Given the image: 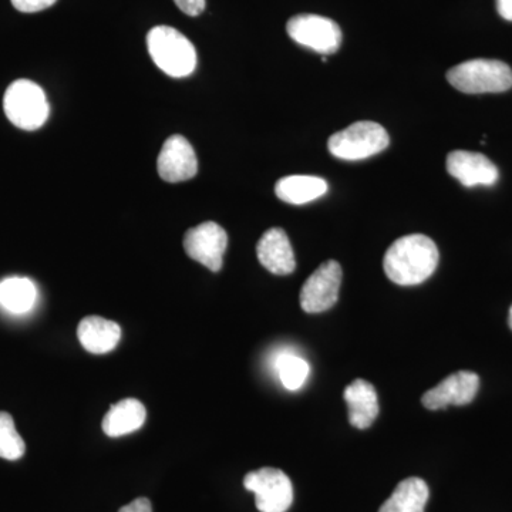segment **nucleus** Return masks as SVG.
Returning <instances> with one entry per match:
<instances>
[{
	"instance_id": "1",
	"label": "nucleus",
	"mask_w": 512,
	"mask_h": 512,
	"mask_svg": "<svg viewBox=\"0 0 512 512\" xmlns=\"http://www.w3.org/2000/svg\"><path fill=\"white\" fill-rule=\"evenodd\" d=\"M439 248L426 235H406L394 241L384 255V272L394 284H423L439 265Z\"/></svg>"
},
{
	"instance_id": "2",
	"label": "nucleus",
	"mask_w": 512,
	"mask_h": 512,
	"mask_svg": "<svg viewBox=\"0 0 512 512\" xmlns=\"http://www.w3.org/2000/svg\"><path fill=\"white\" fill-rule=\"evenodd\" d=\"M148 53L167 76L183 79L195 72L197 52L190 40L170 26H157L147 35Z\"/></svg>"
},
{
	"instance_id": "3",
	"label": "nucleus",
	"mask_w": 512,
	"mask_h": 512,
	"mask_svg": "<svg viewBox=\"0 0 512 512\" xmlns=\"http://www.w3.org/2000/svg\"><path fill=\"white\" fill-rule=\"evenodd\" d=\"M447 80L461 93H503L512 87V70L500 60L474 59L451 67Z\"/></svg>"
},
{
	"instance_id": "4",
	"label": "nucleus",
	"mask_w": 512,
	"mask_h": 512,
	"mask_svg": "<svg viewBox=\"0 0 512 512\" xmlns=\"http://www.w3.org/2000/svg\"><path fill=\"white\" fill-rule=\"evenodd\" d=\"M3 109L13 126L26 131L39 130L50 113L42 87L25 79L10 84L3 97Z\"/></svg>"
},
{
	"instance_id": "5",
	"label": "nucleus",
	"mask_w": 512,
	"mask_h": 512,
	"mask_svg": "<svg viewBox=\"0 0 512 512\" xmlns=\"http://www.w3.org/2000/svg\"><path fill=\"white\" fill-rule=\"evenodd\" d=\"M389 143V134L380 124L357 121L330 136L328 148L329 153L340 160L359 161L382 153Z\"/></svg>"
},
{
	"instance_id": "6",
	"label": "nucleus",
	"mask_w": 512,
	"mask_h": 512,
	"mask_svg": "<svg viewBox=\"0 0 512 512\" xmlns=\"http://www.w3.org/2000/svg\"><path fill=\"white\" fill-rule=\"evenodd\" d=\"M244 487L255 494L256 508L261 512H286L293 503L291 478L278 468L265 467L248 473Z\"/></svg>"
},
{
	"instance_id": "7",
	"label": "nucleus",
	"mask_w": 512,
	"mask_h": 512,
	"mask_svg": "<svg viewBox=\"0 0 512 512\" xmlns=\"http://www.w3.org/2000/svg\"><path fill=\"white\" fill-rule=\"evenodd\" d=\"M288 35L298 45L308 47L320 55H333L342 45V30L338 23L319 15H296L286 25Z\"/></svg>"
},
{
	"instance_id": "8",
	"label": "nucleus",
	"mask_w": 512,
	"mask_h": 512,
	"mask_svg": "<svg viewBox=\"0 0 512 512\" xmlns=\"http://www.w3.org/2000/svg\"><path fill=\"white\" fill-rule=\"evenodd\" d=\"M342 266L339 262H323L316 269L308 281L303 284L301 291V306L308 313L329 311L339 299L340 285H342Z\"/></svg>"
},
{
	"instance_id": "9",
	"label": "nucleus",
	"mask_w": 512,
	"mask_h": 512,
	"mask_svg": "<svg viewBox=\"0 0 512 512\" xmlns=\"http://www.w3.org/2000/svg\"><path fill=\"white\" fill-rule=\"evenodd\" d=\"M228 247V235L221 225L204 222L191 228L184 237L187 255L212 272L221 271L224 254Z\"/></svg>"
},
{
	"instance_id": "10",
	"label": "nucleus",
	"mask_w": 512,
	"mask_h": 512,
	"mask_svg": "<svg viewBox=\"0 0 512 512\" xmlns=\"http://www.w3.org/2000/svg\"><path fill=\"white\" fill-rule=\"evenodd\" d=\"M158 174L167 183H183L198 173V160L190 141L183 136H171L165 141L157 160Z\"/></svg>"
},
{
	"instance_id": "11",
	"label": "nucleus",
	"mask_w": 512,
	"mask_h": 512,
	"mask_svg": "<svg viewBox=\"0 0 512 512\" xmlns=\"http://www.w3.org/2000/svg\"><path fill=\"white\" fill-rule=\"evenodd\" d=\"M480 377L473 372H457L424 393L423 406L429 410L446 409L447 406H466L476 399Z\"/></svg>"
},
{
	"instance_id": "12",
	"label": "nucleus",
	"mask_w": 512,
	"mask_h": 512,
	"mask_svg": "<svg viewBox=\"0 0 512 512\" xmlns=\"http://www.w3.org/2000/svg\"><path fill=\"white\" fill-rule=\"evenodd\" d=\"M447 171L451 177L460 181L464 187L473 188L477 185L491 187L500 178L498 168L490 158L480 153L457 150L448 154Z\"/></svg>"
},
{
	"instance_id": "13",
	"label": "nucleus",
	"mask_w": 512,
	"mask_h": 512,
	"mask_svg": "<svg viewBox=\"0 0 512 512\" xmlns=\"http://www.w3.org/2000/svg\"><path fill=\"white\" fill-rule=\"evenodd\" d=\"M256 255L264 268L275 275H289L295 271L296 259L291 241L282 228H271L256 245Z\"/></svg>"
},
{
	"instance_id": "14",
	"label": "nucleus",
	"mask_w": 512,
	"mask_h": 512,
	"mask_svg": "<svg viewBox=\"0 0 512 512\" xmlns=\"http://www.w3.org/2000/svg\"><path fill=\"white\" fill-rule=\"evenodd\" d=\"M77 338L87 352L104 355L119 345L121 328L113 320L87 316L79 323Z\"/></svg>"
},
{
	"instance_id": "15",
	"label": "nucleus",
	"mask_w": 512,
	"mask_h": 512,
	"mask_svg": "<svg viewBox=\"0 0 512 512\" xmlns=\"http://www.w3.org/2000/svg\"><path fill=\"white\" fill-rule=\"evenodd\" d=\"M345 400L348 403L350 424L356 429H367L379 416L376 389L366 380L357 379L350 383L345 390Z\"/></svg>"
},
{
	"instance_id": "16",
	"label": "nucleus",
	"mask_w": 512,
	"mask_h": 512,
	"mask_svg": "<svg viewBox=\"0 0 512 512\" xmlns=\"http://www.w3.org/2000/svg\"><path fill=\"white\" fill-rule=\"evenodd\" d=\"M147 410L137 399H124L110 407L104 416L103 430L109 437H121L134 433L144 426Z\"/></svg>"
},
{
	"instance_id": "17",
	"label": "nucleus",
	"mask_w": 512,
	"mask_h": 512,
	"mask_svg": "<svg viewBox=\"0 0 512 512\" xmlns=\"http://www.w3.org/2000/svg\"><path fill=\"white\" fill-rule=\"evenodd\" d=\"M328 190V183L315 175H289L281 178L275 185L276 197L292 205H303L318 200Z\"/></svg>"
},
{
	"instance_id": "18",
	"label": "nucleus",
	"mask_w": 512,
	"mask_h": 512,
	"mask_svg": "<svg viewBox=\"0 0 512 512\" xmlns=\"http://www.w3.org/2000/svg\"><path fill=\"white\" fill-rule=\"evenodd\" d=\"M430 490L426 481L410 477L397 485L396 490L384 501L379 512H424Z\"/></svg>"
},
{
	"instance_id": "19",
	"label": "nucleus",
	"mask_w": 512,
	"mask_h": 512,
	"mask_svg": "<svg viewBox=\"0 0 512 512\" xmlns=\"http://www.w3.org/2000/svg\"><path fill=\"white\" fill-rule=\"evenodd\" d=\"M36 298V286L28 278L13 276L0 282V306L10 313L29 312Z\"/></svg>"
},
{
	"instance_id": "20",
	"label": "nucleus",
	"mask_w": 512,
	"mask_h": 512,
	"mask_svg": "<svg viewBox=\"0 0 512 512\" xmlns=\"http://www.w3.org/2000/svg\"><path fill=\"white\" fill-rule=\"evenodd\" d=\"M275 370L279 380L288 390H299L308 380L311 367L302 357L292 353H282L276 357Z\"/></svg>"
},
{
	"instance_id": "21",
	"label": "nucleus",
	"mask_w": 512,
	"mask_h": 512,
	"mask_svg": "<svg viewBox=\"0 0 512 512\" xmlns=\"http://www.w3.org/2000/svg\"><path fill=\"white\" fill-rule=\"evenodd\" d=\"M26 444L9 413L0 412V458L16 461L23 457Z\"/></svg>"
},
{
	"instance_id": "22",
	"label": "nucleus",
	"mask_w": 512,
	"mask_h": 512,
	"mask_svg": "<svg viewBox=\"0 0 512 512\" xmlns=\"http://www.w3.org/2000/svg\"><path fill=\"white\" fill-rule=\"evenodd\" d=\"M57 0H12V5L19 12L23 13H36L42 12L50 6L55 5Z\"/></svg>"
},
{
	"instance_id": "23",
	"label": "nucleus",
	"mask_w": 512,
	"mask_h": 512,
	"mask_svg": "<svg viewBox=\"0 0 512 512\" xmlns=\"http://www.w3.org/2000/svg\"><path fill=\"white\" fill-rule=\"evenodd\" d=\"M181 12L188 16H200L205 10V0H174Z\"/></svg>"
},
{
	"instance_id": "24",
	"label": "nucleus",
	"mask_w": 512,
	"mask_h": 512,
	"mask_svg": "<svg viewBox=\"0 0 512 512\" xmlns=\"http://www.w3.org/2000/svg\"><path fill=\"white\" fill-rule=\"evenodd\" d=\"M119 512H153V505L148 498L141 497L121 507Z\"/></svg>"
},
{
	"instance_id": "25",
	"label": "nucleus",
	"mask_w": 512,
	"mask_h": 512,
	"mask_svg": "<svg viewBox=\"0 0 512 512\" xmlns=\"http://www.w3.org/2000/svg\"><path fill=\"white\" fill-rule=\"evenodd\" d=\"M497 10L501 18L512 22V0H497Z\"/></svg>"
},
{
	"instance_id": "26",
	"label": "nucleus",
	"mask_w": 512,
	"mask_h": 512,
	"mask_svg": "<svg viewBox=\"0 0 512 512\" xmlns=\"http://www.w3.org/2000/svg\"><path fill=\"white\" fill-rule=\"evenodd\" d=\"M508 323H510V328L512 330V306H511V309H510V316H508Z\"/></svg>"
}]
</instances>
